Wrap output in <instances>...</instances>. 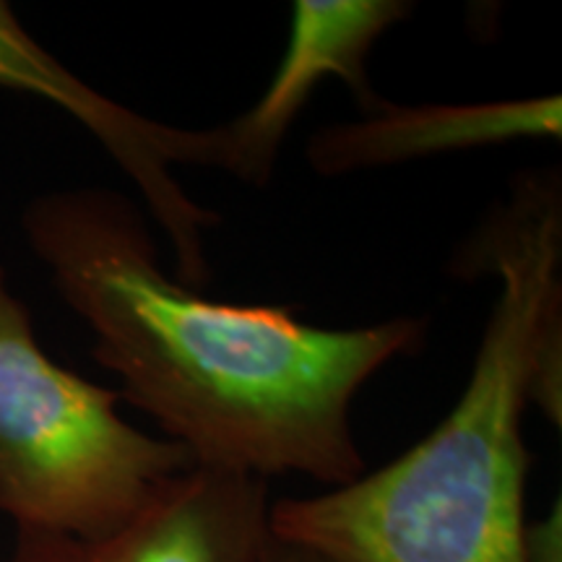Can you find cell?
I'll use <instances>...</instances> for the list:
<instances>
[{"instance_id":"277c9868","label":"cell","mask_w":562,"mask_h":562,"mask_svg":"<svg viewBox=\"0 0 562 562\" xmlns=\"http://www.w3.org/2000/svg\"><path fill=\"white\" fill-rule=\"evenodd\" d=\"M0 87L55 104L100 140L117 167L136 182L146 209L170 240L180 284L191 290L206 284L203 237L222 220L188 195L172 167H211L209 131L157 123L91 89L47 53L5 3H0Z\"/></svg>"},{"instance_id":"7a4b0ae2","label":"cell","mask_w":562,"mask_h":562,"mask_svg":"<svg viewBox=\"0 0 562 562\" xmlns=\"http://www.w3.org/2000/svg\"><path fill=\"white\" fill-rule=\"evenodd\" d=\"M560 261V180L529 175L459 258L467 277L501 279L459 402L375 472L271 503V537L331 562H526L521 419L539 344L562 315Z\"/></svg>"},{"instance_id":"ba28073f","label":"cell","mask_w":562,"mask_h":562,"mask_svg":"<svg viewBox=\"0 0 562 562\" xmlns=\"http://www.w3.org/2000/svg\"><path fill=\"white\" fill-rule=\"evenodd\" d=\"M526 562H562V510L560 501L539 521H529L524 531Z\"/></svg>"},{"instance_id":"5b68a950","label":"cell","mask_w":562,"mask_h":562,"mask_svg":"<svg viewBox=\"0 0 562 562\" xmlns=\"http://www.w3.org/2000/svg\"><path fill=\"white\" fill-rule=\"evenodd\" d=\"M269 513V482L193 467L97 537L16 531L9 562H258Z\"/></svg>"},{"instance_id":"3957f363","label":"cell","mask_w":562,"mask_h":562,"mask_svg":"<svg viewBox=\"0 0 562 562\" xmlns=\"http://www.w3.org/2000/svg\"><path fill=\"white\" fill-rule=\"evenodd\" d=\"M121 393L45 355L32 315L0 269V513L16 531L97 537L195 463L136 430Z\"/></svg>"},{"instance_id":"9c48e42d","label":"cell","mask_w":562,"mask_h":562,"mask_svg":"<svg viewBox=\"0 0 562 562\" xmlns=\"http://www.w3.org/2000/svg\"><path fill=\"white\" fill-rule=\"evenodd\" d=\"M258 562H331L326 560L323 554H315L311 550H305V547H294V544H286V542H279V539H269V544H266V550L261 554V560Z\"/></svg>"},{"instance_id":"8992f818","label":"cell","mask_w":562,"mask_h":562,"mask_svg":"<svg viewBox=\"0 0 562 562\" xmlns=\"http://www.w3.org/2000/svg\"><path fill=\"white\" fill-rule=\"evenodd\" d=\"M412 13L404 0H297L286 53L258 102L240 117L209 128L211 167L266 186L277 170L281 144L323 81L347 83L364 112L385 102L368 79L372 45Z\"/></svg>"},{"instance_id":"52a82bcc","label":"cell","mask_w":562,"mask_h":562,"mask_svg":"<svg viewBox=\"0 0 562 562\" xmlns=\"http://www.w3.org/2000/svg\"><path fill=\"white\" fill-rule=\"evenodd\" d=\"M560 131L562 100L552 94L419 108L383 102L360 121L315 131L307 161L321 178H341L513 140H558Z\"/></svg>"},{"instance_id":"6da1fadb","label":"cell","mask_w":562,"mask_h":562,"mask_svg":"<svg viewBox=\"0 0 562 562\" xmlns=\"http://www.w3.org/2000/svg\"><path fill=\"white\" fill-rule=\"evenodd\" d=\"M21 224L121 398L195 467L326 490L368 472L351 404L378 370L422 349L425 321L321 328L292 305L206 300L167 277L140 211L104 188L40 195Z\"/></svg>"}]
</instances>
